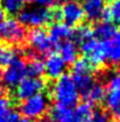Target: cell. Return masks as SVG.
I'll use <instances>...</instances> for the list:
<instances>
[{
    "instance_id": "cell-1",
    "label": "cell",
    "mask_w": 120,
    "mask_h": 122,
    "mask_svg": "<svg viewBox=\"0 0 120 122\" xmlns=\"http://www.w3.org/2000/svg\"><path fill=\"white\" fill-rule=\"evenodd\" d=\"M80 93L73 81L71 75L63 74L56 79L52 89V96L57 104L73 107L79 101Z\"/></svg>"
},
{
    "instance_id": "cell-2",
    "label": "cell",
    "mask_w": 120,
    "mask_h": 122,
    "mask_svg": "<svg viewBox=\"0 0 120 122\" xmlns=\"http://www.w3.org/2000/svg\"><path fill=\"white\" fill-rule=\"evenodd\" d=\"M72 79L80 94L84 95L88 89L95 83L93 67L85 58L77 59L72 67Z\"/></svg>"
},
{
    "instance_id": "cell-3",
    "label": "cell",
    "mask_w": 120,
    "mask_h": 122,
    "mask_svg": "<svg viewBox=\"0 0 120 122\" xmlns=\"http://www.w3.org/2000/svg\"><path fill=\"white\" fill-rule=\"evenodd\" d=\"M108 41L101 42L95 39H90L81 44V52L92 67L99 68L107 62Z\"/></svg>"
},
{
    "instance_id": "cell-4",
    "label": "cell",
    "mask_w": 120,
    "mask_h": 122,
    "mask_svg": "<svg viewBox=\"0 0 120 122\" xmlns=\"http://www.w3.org/2000/svg\"><path fill=\"white\" fill-rule=\"evenodd\" d=\"M18 22L22 26H28L33 28H40L52 22L51 9L45 7L22 9L18 13Z\"/></svg>"
},
{
    "instance_id": "cell-5",
    "label": "cell",
    "mask_w": 120,
    "mask_h": 122,
    "mask_svg": "<svg viewBox=\"0 0 120 122\" xmlns=\"http://www.w3.org/2000/svg\"><path fill=\"white\" fill-rule=\"evenodd\" d=\"M48 109V97L44 93H38L27 100L22 101L19 105L20 113L27 119L43 118Z\"/></svg>"
},
{
    "instance_id": "cell-6",
    "label": "cell",
    "mask_w": 120,
    "mask_h": 122,
    "mask_svg": "<svg viewBox=\"0 0 120 122\" xmlns=\"http://www.w3.org/2000/svg\"><path fill=\"white\" fill-rule=\"evenodd\" d=\"M27 37L25 27L15 18L0 22V41L8 44H22Z\"/></svg>"
},
{
    "instance_id": "cell-7",
    "label": "cell",
    "mask_w": 120,
    "mask_h": 122,
    "mask_svg": "<svg viewBox=\"0 0 120 122\" xmlns=\"http://www.w3.org/2000/svg\"><path fill=\"white\" fill-rule=\"evenodd\" d=\"M26 76V62L22 58L16 57L0 72V80L6 87L15 88Z\"/></svg>"
},
{
    "instance_id": "cell-8",
    "label": "cell",
    "mask_w": 120,
    "mask_h": 122,
    "mask_svg": "<svg viewBox=\"0 0 120 122\" xmlns=\"http://www.w3.org/2000/svg\"><path fill=\"white\" fill-rule=\"evenodd\" d=\"M27 41L29 43V49L35 54L47 56L57 48L52 42L47 32L43 28H33L27 34Z\"/></svg>"
},
{
    "instance_id": "cell-9",
    "label": "cell",
    "mask_w": 120,
    "mask_h": 122,
    "mask_svg": "<svg viewBox=\"0 0 120 122\" xmlns=\"http://www.w3.org/2000/svg\"><path fill=\"white\" fill-rule=\"evenodd\" d=\"M46 88V83L42 78H33L27 77L24 78L15 87V97L19 102L29 98L31 96L36 95L38 93H42Z\"/></svg>"
},
{
    "instance_id": "cell-10",
    "label": "cell",
    "mask_w": 120,
    "mask_h": 122,
    "mask_svg": "<svg viewBox=\"0 0 120 122\" xmlns=\"http://www.w3.org/2000/svg\"><path fill=\"white\" fill-rule=\"evenodd\" d=\"M106 105L111 112L117 113L120 110V70L108 81V92H106Z\"/></svg>"
},
{
    "instance_id": "cell-11",
    "label": "cell",
    "mask_w": 120,
    "mask_h": 122,
    "mask_svg": "<svg viewBox=\"0 0 120 122\" xmlns=\"http://www.w3.org/2000/svg\"><path fill=\"white\" fill-rule=\"evenodd\" d=\"M61 14H62V19L64 20V23L70 26L77 25L84 19L82 5L73 0L64 2V5L61 8Z\"/></svg>"
},
{
    "instance_id": "cell-12",
    "label": "cell",
    "mask_w": 120,
    "mask_h": 122,
    "mask_svg": "<svg viewBox=\"0 0 120 122\" xmlns=\"http://www.w3.org/2000/svg\"><path fill=\"white\" fill-rule=\"evenodd\" d=\"M44 74L49 79H57L64 74L66 63L58 54H49L44 62Z\"/></svg>"
},
{
    "instance_id": "cell-13",
    "label": "cell",
    "mask_w": 120,
    "mask_h": 122,
    "mask_svg": "<svg viewBox=\"0 0 120 122\" xmlns=\"http://www.w3.org/2000/svg\"><path fill=\"white\" fill-rule=\"evenodd\" d=\"M82 8L84 18L89 22H98L106 9V0H83Z\"/></svg>"
},
{
    "instance_id": "cell-14",
    "label": "cell",
    "mask_w": 120,
    "mask_h": 122,
    "mask_svg": "<svg viewBox=\"0 0 120 122\" xmlns=\"http://www.w3.org/2000/svg\"><path fill=\"white\" fill-rule=\"evenodd\" d=\"M73 28L72 26H70L67 24L65 23H54L53 25L51 26L49 28V37H51L52 42L55 44L56 46L58 48L60 45V42L63 41V40H66L67 39H71L73 35Z\"/></svg>"
},
{
    "instance_id": "cell-15",
    "label": "cell",
    "mask_w": 120,
    "mask_h": 122,
    "mask_svg": "<svg viewBox=\"0 0 120 122\" xmlns=\"http://www.w3.org/2000/svg\"><path fill=\"white\" fill-rule=\"evenodd\" d=\"M48 119L51 122H73V109L56 103L49 110Z\"/></svg>"
},
{
    "instance_id": "cell-16",
    "label": "cell",
    "mask_w": 120,
    "mask_h": 122,
    "mask_svg": "<svg viewBox=\"0 0 120 122\" xmlns=\"http://www.w3.org/2000/svg\"><path fill=\"white\" fill-rule=\"evenodd\" d=\"M93 37L97 40L104 42V41H110L113 39V36L116 35L117 27L115 24L111 22H100L98 23L95 27L93 28Z\"/></svg>"
},
{
    "instance_id": "cell-17",
    "label": "cell",
    "mask_w": 120,
    "mask_h": 122,
    "mask_svg": "<svg viewBox=\"0 0 120 122\" xmlns=\"http://www.w3.org/2000/svg\"><path fill=\"white\" fill-rule=\"evenodd\" d=\"M18 119L19 115L11 109L8 96L0 92V122H16Z\"/></svg>"
},
{
    "instance_id": "cell-18",
    "label": "cell",
    "mask_w": 120,
    "mask_h": 122,
    "mask_svg": "<svg viewBox=\"0 0 120 122\" xmlns=\"http://www.w3.org/2000/svg\"><path fill=\"white\" fill-rule=\"evenodd\" d=\"M58 48H60V57L63 59L65 63L73 65L77 60L79 49H77L75 42L66 40L65 42L58 45Z\"/></svg>"
},
{
    "instance_id": "cell-19",
    "label": "cell",
    "mask_w": 120,
    "mask_h": 122,
    "mask_svg": "<svg viewBox=\"0 0 120 122\" xmlns=\"http://www.w3.org/2000/svg\"><path fill=\"white\" fill-rule=\"evenodd\" d=\"M84 97L86 103H90L91 105L93 104H99L101 103L104 97H106V88L102 85V83L100 81H95L92 86H91L88 92L84 95H82Z\"/></svg>"
},
{
    "instance_id": "cell-20",
    "label": "cell",
    "mask_w": 120,
    "mask_h": 122,
    "mask_svg": "<svg viewBox=\"0 0 120 122\" xmlns=\"http://www.w3.org/2000/svg\"><path fill=\"white\" fill-rule=\"evenodd\" d=\"M93 113V106L90 103H81L73 110V122H88Z\"/></svg>"
},
{
    "instance_id": "cell-21",
    "label": "cell",
    "mask_w": 120,
    "mask_h": 122,
    "mask_svg": "<svg viewBox=\"0 0 120 122\" xmlns=\"http://www.w3.org/2000/svg\"><path fill=\"white\" fill-rule=\"evenodd\" d=\"M44 62L38 58H34L28 63H26V75L28 77L40 78V76L44 74Z\"/></svg>"
},
{
    "instance_id": "cell-22",
    "label": "cell",
    "mask_w": 120,
    "mask_h": 122,
    "mask_svg": "<svg viewBox=\"0 0 120 122\" xmlns=\"http://www.w3.org/2000/svg\"><path fill=\"white\" fill-rule=\"evenodd\" d=\"M72 37L74 39L75 43L82 44L83 42H85V41L93 37V30L89 25L83 24V25H80L76 30H73Z\"/></svg>"
},
{
    "instance_id": "cell-23",
    "label": "cell",
    "mask_w": 120,
    "mask_h": 122,
    "mask_svg": "<svg viewBox=\"0 0 120 122\" xmlns=\"http://www.w3.org/2000/svg\"><path fill=\"white\" fill-rule=\"evenodd\" d=\"M107 61L112 66L120 65V45L115 43L112 40L108 41Z\"/></svg>"
},
{
    "instance_id": "cell-24",
    "label": "cell",
    "mask_w": 120,
    "mask_h": 122,
    "mask_svg": "<svg viewBox=\"0 0 120 122\" xmlns=\"http://www.w3.org/2000/svg\"><path fill=\"white\" fill-rule=\"evenodd\" d=\"M2 5V9L7 14L16 15L22 9L24 1L22 0H0Z\"/></svg>"
},
{
    "instance_id": "cell-25",
    "label": "cell",
    "mask_w": 120,
    "mask_h": 122,
    "mask_svg": "<svg viewBox=\"0 0 120 122\" xmlns=\"http://www.w3.org/2000/svg\"><path fill=\"white\" fill-rule=\"evenodd\" d=\"M16 58V52L15 50L8 48L6 45L0 44V67L4 68Z\"/></svg>"
},
{
    "instance_id": "cell-26",
    "label": "cell",
    "mask_w": 120,
    "mask_h": 122,
    "mask_svg": "<svg viewBox=\"0 0 120 122\" xmlns=\"http://www.w3.org/2000/svg\"><path fill=\"white\" fill-rule=\"evenodd\" d=\"M108 10L111 16V22H115L120 26V0H112L108 7Z\"/></svg>"
},
{
    "instance_id": "cell-27",
    "label": "cell",
    "mask_w": 120,
    "mask_h": 122,
    "mask_svg": "<svg viewBox=\"0 0 120 122\" xmlns=\"http://www.w3.org/2000/svg\"><path fill=\"white\" fill-rule=\"evenodd\" d=\"M88 122H111V117H110L109 112L98 109L93 111V113L88 120Z\"/></svg>"
},
{
    "instance_id": "cell-28",
    "label": "cell",
    "mask_w": 120,
    "mask_h": 122,
    "mask_svg": "<svg viewBox=\"0 0 120 122\" xmlns=\"http://www.w3.org/2000/svg\"><path fill=\"white\" fill-rule=\"evenodd\" d=\"M6 15H7V13L2 9V7H0V22H2L4 19H6Z\"/></svg>"
},
{
    "instance_id": "cell-29",
    "label": "cell",
    "mask_w": 120,
    "mask_h": 122,
    "mask_svg": "<svg viewBox=\"0 0 120 122\" xmlns=\"http://www.w3.org/2000/svg\"><path fill=\"white\" fill-rule=\"evenodd\" d=\"M16 122H36L31 119H27V118H22V119H18Z\"/></svg>"
},
{
    "instance_id": "cell-30",
    "label": "cell",
    "mask_w": 120,
    "mask_h": 122,
    "mask_svg": "<svg viewBox=\"0 0 120 122\" xmlns=\"http://www.w3.org/2000/svg\"><path fill=\"white\" fill-rule=\"evenodd\" d=\"M117 122H120V110L117 112Z\"/></svg>"
},
{
    "instance_id": "cell-31",
    "label": "cell",
    "mask_w": 120,
    "mask_h": 122,
    "mask_svg": "<svg viewBox=\"0 0 120 122\" xmlns=\"http://www.w3.org/2000/svg\"><path fill=\"white\" fill-rule=\"evenodd\" d=\"M22 1H25V2H33L35 0H22Z\"/></svg>"
}]
</instances>
